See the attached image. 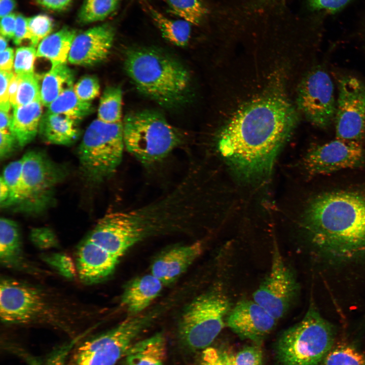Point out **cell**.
I'll use <instances>...</instances> for the list:
<instances>
[{"mask_svg": "<svg viewBox=\"0 0 365 365\" xmlns=\"http://www.w3.org/2000/svg\"><path fill=\"white\" fill-rule=\"evenodd\" d=\"M297 120L280 85H274L233 115L219 136V150L244 178H262L271 170Z\"/></svg>", "mask_w": 365, "mask_h": 365, "instance_id": "6da1fadb", "label": "cell"}, {"mask_svg": "<svg viewBox=\"0 0 365 365\" xmlns=\"http://www.w3.org/2000/svg\"><path fill=\"white\" fill-rule=\"evenodd\" d=\"M312 241L330 254L351 258L365 253V195L351 191L321 194L305 213Z\"/></svg>", "mask_w": 365, "mask_h": 365, "instance_id": "7a4b0ae2", "label": "cell"}, {"mask_svg": "<svg viewBox=\"0 0 365 365\" xmlns=\"http://www.w3.org/2000/svg\"><path fill=\"white\" fill-rule=\"evenodd\" d=\"M125 67L137 88L162 105L179 104L189 90L190 78L186 68L159 50L147 48L129 50Z\"/></svg>", "mask_w": 365, "mask_h": 365, "instance_id": "3957f363", "label": "cell"}, {"mask_svg": "<svg viewBox=\"0 0 365 365\" xmlns=\"http://www.w3.org/2000/svg\"><path fill=\"white\" fill-rule=\"evenodd\" d=\"M332 325L312 305L302 319L285 330L276 345L278 365H319L333 348Z\"/></svg>", "mask_w": 365, "mask_h": 365, "instance_id": "277c9868", "label": "cell"}, {"mask_svg": "<svg viewBox=\"0 0 365 365\" xmlns=\"http://www.w3.org/2000/svg\"><path fill=\"white\" fill-rule=\"evenodd\" d=\"M125 148L142 164L152 165L167 157L181 141L177 130L158 112L140 111L123 122Z\"/></svg>", "mask_w": 365, "mask_h": 365, "instance_id": "5b68a950", "label": "cell"}, {"mask_svg": "<svg viewBox=\"0 0 365 365\" xmlns=\"http://www.w3.org/2000/svg\"><path fill=\"white\" fill-rule=\"evenodd\" d=\"M230 311V301L220 286L198 296L180 316L178 332L181 341L194 350L209 347L224 328Z\"/></svg>", "mask_w": 365, "mask_h": 365, "instance_id": "8992f818", "label": "cell"}, {"mask_svg": "<svg viewBox=\"0 0 365 365\" xmlns=\"http://www.w3.org/2000/svg\"><path fill=\"white\" fill-rule=\"evenodd\" d=\"M123 122L109 123L98 119L87 128L78 154L81 169L90 180L108 178L121 163L125 149Z\"/></svg>", "mask_w": 365, "mask_h": 365, "instance_id": "52a82bcc", "label": "cell"}, {"mask_svg": "<svg viewBox=\"0 0 365 365\" xmlns=\"http://www.w3.org/2000/svg\"><path fill=\"white\" fill-rule=\"evenodd\" d=\"M151 314L131 315L108 331L83 342L68 365H115L153 320Z\"/></svg>", "mask_w": 365, "mask_h": 365, "instance_id": "ba28073f", "label": "cell"}, {"mask_svg": "<svg viewBox=\"0 0 365 365\" xmlns=\"http://www.w3.org/2000/svg\"><path fill=\"white\" fill-rule=\"evenodd\" d=\"M21 159L24 198L20 207L27 212H41L51 203L55 189L64 174L40 151L27 152Z\"/></svg>", "mask_w": 365, "mask_h": 365, "instance_id": "9c48e42d", "label": "cell"}, {"mask_svg": "<svg viewBox=\"0 0 365 365\" xmlns=\"http://www.w3.org/2000/svg\"><path fill=\"white\" fill-rule=\"evenodd\" d=\"M45 294L18 280L4 278L0 283V316L9 324L25 323L45 317L50 312Z\"/></svg>", "mask_w": 365, "mask_h": 365, "instance_id": "30bf717a", "label": "cell"}, {"mask_svg": "<svg viewBox=\"0 0 365 365\" xmlns=\"http://www.w3.org/2000/svg\"><path fill=\"white\" fill-rule=\"evenodd\" d=\"M297 292L295 277L274 244L270 271L253 293L252 299L278 320L290 308Z\"/></svg>", "mask_w": 365, "mask_h": 365, "instance_id": "8fae6325", "label": "cell"}, {"mask_svg": "<svg viewBox=\"0 0 365 365\" xmlns=\"http://www.w3.org/2000/svg\"><path fill=\"white\" fill-rule=\"evenodd\" d=\"M297 101L300 110L313 125L325 128L334 121V85L324 70L315 68L305 76L298 88Z\"/></svg>", "mask_w": 365, "mask_h": 365, "instance_id": "7c38bea8", "label": "cell"}, {"mask_svg": "<svg viewBox=\"0 0 365 365\" xmlns=\"http://www.w3.org/2000/svg\"><path fill=\"white\" fill-rule=\"evenodd\" d=\"M334 121L336 138L360 142L365 133V85L357 78L339 80Z\"/></svg>", "mask_w": 365, "mask_h": 365, "instance_id": "4fadbf2b", "label": "cell"}, {"mask_svg": "<svg viewBox=\"0 0 365 365\" xmlns=\"http://www.w3.org/2000/svg\"><path fill=\"white\" fill-rule=\"evenodd\" d=\"M364 160L360 142L336 138L312 148L307 154L304 163L310 174L317 175L357 168L363 164Z\"/></svg>", "mask_w": 365, "mask_h": 365, "instance_id": "5bb4252c", "label": "cell"}, {"mask_svg": "<svg viewBox=\"0 0 365 365\" xmlns=\"http://www.w3.org/2000/svg\"><path fill=\"white\" fill-rule=\"evenodd\" d=\"M226 320L227 326L239 337L258 343L274 328L277 321L253 299L238 302Z\"/></svg>", "mask_w": 365, "mask_h": 365, "instance_id": "9a60e30c", "label": "cell"}, {"mask_svg": "<svg viewBox=\"0 0 365 365\" xmlns=\"http://www.w3.org/2000/svg\"><path fill=\"white\" fill-rule=\"evenodd\" d=\"M115 37L113 27L104 24L76 35L68 60L74 64L89 66L99 63L108 56Z\"/></svg>", "mask_w": 365, "mask_h": 365, "instance_id": "2e32d148", "label": "cell"}, {"mask_svg": "<svg viewBox=\"0 0 365 365\" xmlns=\"http://www.w3.org/2000/svg\"><path fill=\"white\" fill-rule=\"evenodd\" d=\"M203 248L202 243L199 241L172 248L155 260L151 266V273L164 284L170 283L201 254Z\"/></svg>", "mask_w": 365, "mask_h": 365, "instance_id": "e0dca14e", "label": "cell"}, {"mask_svg": "<svg viewBox=\"0 0 365 365\" xmlns=\"http://www.w3.org/2000/svg\"><path fill=\"white\" fill-rule=\"evenodd\" d=\"M163 285L152 273L137 277L126 285L121 304L131 315L138 314L159 296Z\"/></svg>", "mask_w": 365, "mask_h": 365, "instance_id": "ac0fdd59", "label": "cell"}, {"mask_svg": "<svg viewBox=\"0 0 365 365\" xmlns=\"http://www.w3.org/2000/svg\"><path fill=\"white\" fill-rule=\"evenodd\" d=\"M78 122L65 115L46 112L41 117L39 133L49 143L68 145L79 136Z\"/></svg>", "mask_w": 365, "mask_h": 365, "instance_id": "d6986e66", "label": "cell"}, {"mask_svg": "<svg viewBox=\"0 0 365 365\" xmlns=\"http://www.w3.org/2000/svg\"><path fill=\"white\" fill-rule=\"evenodd\" d=\"M42 104L41 100H38L14 108L10 129L19 146L30 143L39 132Z\"/></svg>", "mask_w": 365, "mask_h": 365, "instance_id": "ffe728a7", "label": "cell"}, {"mask_svg": "<svg viewBox=\"0 0 365 365\" xmlns=\"http://www.w3.org/2000/svg\"><path fill=\"white\" fill-rule=\"evenodd\" d=\"M166 354L165 338L159 333L135 342L124 357L126 365H164Z\"/></svg>", "mask_w": 365, "mask_h": 365, "instance_id": "44dd1931", "label": "cell"}, {"mask_svg": "<svg viewBox=\"0 0 365 365\" xmlns=\"http://www.w3.org/2000/svg\"><path fill=\"white\" fill-rule=\"evenodd\" d=\"M76 36L75 30L66 27L48 35L38 45L36 56L49 60L51 67L65 63Z\"/></svg>", "mask_w": 365, "mask_h": 365, "instance_id": "7402d4cb", "label": "cell"}, {"mask_svg": "<svg viewBox=\"0 0 365 365\" xmlns=\"http://www.w3.org/2000/svg\"><path fill=\"white\" fill-rule=\"evenodd\" d=\"M0 261L8 267H20L24 261L19 227L13 220L0 221Z\"/></svg>", "mask_w": 365, "mask_h": 365, "instance_id": "603a6c76", "label": "cell"}, {"mask_svg": "<svg viewBox=\"0 0 365 365\" xmlns=\"http://www.w3.org/2000/svg\"><path fill=\"white\" fill-rule=\"evenodd\" d=\"M73 71L65 64H61L48 71L43 77L41 87L43 105L48 107L62 92L73 87Z\"/></svg>", "mask_w": 365, "mask_h": 365, "instance_id": "cb8c5ba5", "label": "cell"}, {"mask_svg": "<svg viewBox=\"0 0 365 365\" xmlns=\"http://www.w3.org/2000/svg\"><path fill=\"white\" fill-rule=\"evenodd\" d=\"M148 11L162 36L171 43L179 47L186 46L191 33V24L182 20L169 18L150 5Z\"/></svg>", "mask_w": 365, "mask_h": 365, "instance_id": "d4e9b609", "label": "cell"}, {"mask_svg": "<svg viewBox=\"0 0 365 365\" xmlns=\"http://www.w3.org/2000/svg\"><path fill=\"white\" fill-rule=\"evenodd\" d=\"M90 101L80 99L74 91L73 87L64 91L48 106L47 112L61 114L78 122L93 111Z\"/></svg>", "mask_w": 365, "mask_h": 365, "instance_id": "484cf974", "label": "cell"}, {"mask_svg": "<svg viewBox=\"0 0 365 365\" xmlns=\"http://www.w3.org/2000/svg\"><path fill=\"white\" fill-rule=\"evenodd\" d=\"M122 91L118 86L106 88L99 101L98 119L109 123L122 122Z\"/></svg>", "mask_w": 365, "mask_h": 365, "instance_id": "4316f807", "label": "cell"}, {"mask_svg": "<svg viewBox=\"0 0 365 365\" xmlns=\"http://www.w3.org/2000/svg\"><path fill=\"white\" fill-rule=\"evenodd\" d=\"M7 184L10 196L6 207L20 206L24 198V185L22 174V159L13 161L4 168L1 175Z\"/></svg>", "mask_w": 365, "mask_h": 365, "instance_id": "83f0119b", "label": "cell"}, {"mask_svg": "<svg viewBox=\"0 0 365 365\" xmlns=\"http://www.w3.org/2000/svg\"><path fill=\"white\" fill-rule=\"evenodd\" d=\"M170 11L191 25H198L207 13L202 0H166Z\"/></svg>", "mask_w": 365, "mask_h": 365, "instance_id": "f1b7e54d", "label": "cell"}, {"mask_svg": "<svg viewBox=\"0 0 365 365\" xmlns=\"http://www.w3.org/2000/svg\"><path fill=\"white\" fill-rule=\"evenodd\" d=\"M118 6L116 0H85L78 14L80 23L101 21L114 12Z\"/></svg>", "mask_w": 365, "mask_h": 365, "instance_id": "f546056e", "label": "cell"}, {"mask_svg": "<svg viewBox=\"0 0 365 365\" xmlns=\"http://www.w3.org/2000/svg\"><path fill=\"white\" fill-rule=\"evenodd\" d=\"M321 365H365V354L351 345L340 344L333 347Z\"/></svg>", "mask_w": 365, "mask_h": 365, "instance_id": "4dcf8cb0", "label": "cell"}, {"mask_svg": "<svg viewBox=\"0 0 365 365\" xmlns=\"http://www.w3.org/2000/svg\"><path fill=\"white\" fill-rule=\"evenodd\" d=\"M18 75L19 83L14 108L41 100L38 77L34 74Z\"/></svg>", "mask_w": 365, "mask_h": 365, "instance_id": "1f68e13d", "label": "cell"}, {"mask_svg": "<svg viewBox=\"0 0 365 365\" xmlns=\"http://www.w3.org/2000/svg\"><path fill=\"white\" fill-rule=\"evenodd\" d=\"M52 19L45 14H39L27 18L28 40L35 47L40 41L47 36L53 28Z\"/></svg>", "mask_w": 365, "mask_h": 365, "instance_id": "d6a6232c", "label": "cell"}, {"mask_svg": "<svg viewBox=\"0 0 365 365\" xmlns=\"http://www.w3.org/2000/svg\"><path fill=\"white\" fill-rule=\"evenodd\" d=\"M36 56L35 47L23 46L17 49L14 62V72L17 75L34 74V63Z\"/></svg>", "mask_w": 365, "mask_h": 365, "instance_id": "836d02e7", "label": "cell"}, {"mask_svg": "<svg viewBox=\"0 0 365 365\" xmlns=\"http://www.w3.org/2000/svg\"><path fill=\"white\" fill-rule=\"evenodd\" d=\"M78 97L85 101H91L100 92L98 79L93 76H86L81 78L73 86Z\"/></svg>", "mask_w": 365, "mask_h": 365, "instance_id": "e575fe53", "label": "cell"}, {"mask_svg": "<svg viewBox=\"0 0 365 365\" xmlns=\"http://www.w3.org/2000/svg\"><path fill=\"white\" fill-rule=\"evenodd\" d=\"M45 260L64 277L71 278L76 275L77 268L68 256L62 253H53L47 256Z\"/></svg>", "mask_w": 365, "mask_h": 365, "instance_id": "d590c367", "label": "cell"}, {"mask_svg": "<svg viewBox=\"0 0 365 365\" xmlns=\"http://www.w3.org/2000/svg\"><path fill=\"white\" fill-rule=\"evenodd\" d=\"M235 365H263V352L259 346H246L234 355Z\"/></svg>", "mask_w": 365, "mask_h": 365, "instance_id": "8d00e7d4", "label": "cell"}, {"mask_svg": "<svg viewBox=\"0 0 365 365\" xmlns=\"http://www.w3.org/2000/svg\"><path fill=\"white\" fill-rule=\"evenodd\" d=\"M79 338L62 345L51 353L44 365H68L69 355L72 350Z\"/></svg>", "mask_w": 365, "mask_h": 365, "instance_id": "74e56055", "label": "cell"}, {"mask_svg": "<svg viewBox=\"0 0 365 365\" xmlns=\"http://www.w3.org/2000/svg\"><path fill=\"white\" fill-rule=\"evenodd\" d=\"M14 74L13 71H0V110L8 112L11 105L9 95V85Z\"/></svg>", "mask_w": 365, "mask_h": 365, "instance_id": "f35d334b", "label": "cell"}, {"mask_svg": "<svg viewBox=\"0 0 365 365\" xmlns=\"http://www.w3.org/2000/svg\"><path fill=\"white\" fill-rule=\"evenodd\" d=\"M31 239L35 245L46 249L56 245L57 240L53 232L47 229H39L32 232Z\"/></svg>", "mask_w": 365, "mask_h": 365, "instance_id": "ab89813d", "label": "cell"}, {"mask_svg": "<svg viewBox=\"0 0 365 365\" xmlns=\"http://www.w3.org/2000/svg\"><path fill=\"white\" fill-rule=\"evenodd\" d=\"M311 8L330 12L338 11L345 7L351 0H308Z\"/></svg>", "mask_w": 365, "mask_h": 365, "instance_id": "60d3db41", "label": "cell"}, {"mask_svg": "<svg viewBox=\"0 0 365 365\" xmlns=\"http://www.w3.org/2000/svg\"><path fill=\"white\" fill-rule=\"evenodd\" d=\"M17 141L11 130H0V157L5 159L11 154Z\"/></svg>", "mask_w": 365, "mask_h": 365, "instance_id": "b9f144b4", "label": "cell"}, {"mask_svg": "<svg viewBox=\"0 0 365 365\" xmlns=\"http://www.w3.org/2000/svg\"><path fill=\"white\" fill-rule=\"evenodd\" d=\"M198 365H225L222 353L216 349L208 347L203 350Z\"/></svg>", "mask_w": 365, "mask_h": 365, "instance_id": "7bdbcfd3", "label": "cell"}, {"mask_svg": "<svg viewBox=\"0 0 365 365\" xmlns=\"http://www.w3.org/2000/svg\"><path fill=\"white\" fill-rule=\"evenodd\" d=\"M26 39H28L27 18L22 14H19L16 16L13 42L15 45H19Z\"/></svg>", "mask_w": 365, "mask_h": 365, "instance_id": "ee69618b", "label": "cell"}, {"mask_svg": "<svg viewBox=\"0 0 365 365\" xmlns=\"http://www.w3.org/2000/svg\"><path fill=\"white\" fill-rule=\"evenodd\" d=\"M16 15L10 13L1 18L0 24L1 35L8 39H13L16 22Z\"/></svg>", "mask_w": 365, "mask_h": 365, "instance_id": "f6af8a7d", "label": "cell"}, {"mask_svg": "<svg viewBox=\"0 0 365 365\" xmlns=\"http://www.w3.org/2000/svg\"><path fill=\"white\" fill-rule=\"evenodd\" d=\"M14 59V50L11 47H8L5 50L1 52L0 70L7 71H12Z\"/></svg>", "mask_w": 365, "mask_h": 365, "instance_id": "bcb514c9", "label": "cell"}, {"mask_svg": "<svg viewBox=\"0 0 365 365\" xmlns=\"http://www.w3.org/2000/svg\"><path fill=\"white\" fill-rule=\"evenodd\" d=\"M44 7L54 11H60L66 8L72 0H37Z\"/></svg>", "mask_w": 365, "mask_h": 365, "instance_id": "7dc6e473", "label": "cell"}, {"mask_svg": "<svg viewBox=\"0 0 365 365\" xmlns=\"http://www.w3.org/2000/svg\"><path fill=\"white\" fill-rule=\"evenodd\" d=\"M19 83V76L18 75L14 72V74L10 81L9 89V100L11 105L13 108L15 106L16 104V99L18 91Z\"/></svg>", "mask_w": 365, "mask_h": 365, "instance_id": "c3c4849f", "label": "cell"}, {"mask_svg": "<svg viewBox=\"0 0 365 365\" xmlns=\"http://www.w3.org/2000/svg\"><path fill=\"white\" fill-rule=\"evenodd\" d=\"M16 0H0V16L4 17L10 13L16 7Z\"/></svg>", "mask_w": 365, "mask_h": 365, "instance_id": "681fc988", "label": "cell"}, {"mask_svg": "<svg viewBox=\"0 0 365 365\" xmlns=\"http://www.w3.org/2000/svg\"><path fill=\"white\" fill-rule=\"evenodd\" d=\"M10 196L9 188L2 176L0 178V203L1 207H6Z\"/></svg>", "mask_w": 365, "mask_h": 365, "instance_id": "f907efd6", "label": "cell"}, {"mask_svg": "<svg viewBox=\"0 0 365 365\" xmlns=\"http://www.w3.org/2000/svg\"><path fill=\"white\" fill-rule=\"evenodd\" d=\"M11 120L8 112L0 110V130H11Z\"/></svg>", "mask_w": 365, "mask_h": 365, "instance_id": "816d5d0a", "label": "cell"}, {"mask_svg": "<svg viewBox=\"0 0 365 365\" xmlns=\"http://www.w3.org/2000/svg\"><path fill=\"white\" fill-rule=\"evenodd\" d=\"M222 354L225 365H235L234 354L227 352Z\"/></svg>", "mask_w": 365, "mask_h": 365, "instance_id": "f5cc1de1", "label": "cell"}, {"mask_svg": "<svg viewBox=\"0 0 365 365\" xmlns=\"http://www.w3.org/2000/svg\"><path fill=\"white\" fill-rule=\"evenodd\" d=\"M7 38L1 35L0 36V53L5 50L8 47Z\"/></svg>", "mask_w": 365, "mask_h": 365, "instance_id": "db71d44e", "label": "cell"}, {"mask_svg": "<svg viewBox=\"0 0 365 365\" xmlns=\"http://www.w3.org/2000/svg\"><path fill=\"white\" fill-rule=\"evenodd\" d=\"M116 1H118V0H116Z\"/></svg>", "mask_w": 365, "mask_h": 365, "instance_id": "11a10c76", "label": "cell"}]
</instances>
